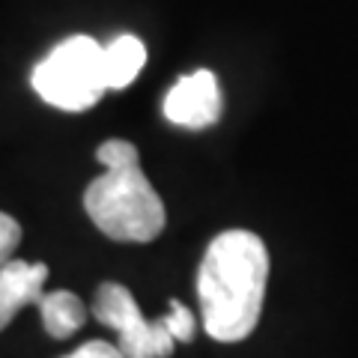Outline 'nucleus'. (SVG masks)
<instances>
[{"instance_id":"1","label":"nucleus","mask_w":358,"mask_h":358,"mask_svg":"<svg viewBox=\"0 0 358 358\" xmlns=\"http://www.w3.org/2000/svg\"><path fill=\"white\" fill-rule=\"evenodd\" d=\"M268 284V248L251 230H224L197 268V299L212 341L236 343L257 329Z\"/></svg>"},{"instance_id":"2","label":"nucleus","mask_w":358,"mask_h":358,"mask_svg":"<svg viewBox=\"0 0 358 358\" xmlns=\"http://www.w3.org/2000/svg\"><path fill=\"white\" fill-rule=\"evenodd\" d=\"M96 159L105 173L96 176L84 192L90 221L114 242H152L167 224L159 192L141 171L138 150L129 141H105Z\"/></svg>"},{"instance_id":"3","label":"nucleus","mask_w":358,"mask_h":358,"mask_svg":"<svg viewBox=\"0 0 358 358\" xmlns=\"http://www.w3.org/2000/svg\"><path fill=\"white\" fill-rule=\"evenodd\" d=\"M93 317L117 331V346L126 358H171L176 343L194 341V310L182 301H171V310L159 320H143L129 287L108 281L96 289Z\"/></svg>"},{"instance_id":"4","label":"nucleus","mask_w":358,"mask_h":358,"mask_svg":"<svg viewBox=\"0 0 358 358\" xmlns=\"http://www.w3.org/2000/svg\"><path fill=\"white\" fill-rule=\"evenodd\" d=\"M33 90L60 110H87L105 96V48L93 36H69L33 69Z\"/></svg>"},{"instance_id":"5","label":"nucleus","mask_w":358,"mask_h":358,"mask_svg":"<svg viewBox=\"0 0 358 358\" xmlns=\"http://www.w3.org/2000/svg\"><path fill=\"white\" fill-rule=\"evenodd\" d=\"M224 108L221 84L209 69L182 75L164 96V117L182 129H209L215 126Z\"/></svg>"},{"instance_id":"6","label":"nucleus","mask_w":358,"mask_h":358,"mask_svg":"<svg viewBox=\"0 0 358 358\" xmlns=\"http://www.w3.org/2000/svg\"><path fill=\"white\" fill-rule=\"evenodd\" d=\"M45 281H48V266L9 260L0 268V331L15 320V313L24 305H36L45 296Z\"/></svg>"},{"instance_id":"7","label":"nucleus","mask_w":358,"mask_h":358,"mask_svg":"<svg viewBox=\"0 0 358 358\" xmlns=\"http://www.w3.org/2000/svg\"><path fill=\"white\" fill-rule=\"evenodd\" d=\"M105 48V84L108 90H122L129 87L138 72L143 69V63H147V48H143V42L138 36H131V33H122V36L110 39Z\"/></svg>"},{"instance_id":"8","label":"nucleus","mask_w":358,"mask_h":358,"mask_svg":"<svg viewBox=\"0 0 358 358\" xmlns=\"http://www.w3.org/2000/svg\"><path fill=\"white\" fill-rule=\"evenodd\" d=\"M36 308H39L45 331H48L51 338H57V341L75 334L78 329L84 326V320H87V305L75 293H69V289H54V293H45L36 301Z\"/></svg>"},{"instance_id":"9","label":"nucleus","mask_w":358,"mask_h":358,"mask_svg":"<svg viewBox=\"0 0 358 358\" xmlns=\"http://www.w3.org/2000/svg\"><path fill=\"white\" fill-rule=\"evenodd\" d=\"M18 242H21V224L13 215L0 212V268L13 260V251L18 248Z\"/></svg>"},{"instance_id":"10","label":"nucleus","mask_w":358,"mask_h":358,"mask_svg":"<svg viewBox=\"0 0 358 358\" xmlns=\"http://www.w3.org/2000/svg\"><path fill=\"white\" fill-rule=\"evenodd\" d=\"M63 358H126L120 352V346L108 343V341H90V343H81L75 352L63 355Z\"/></svg>"}]
</instances>
